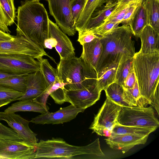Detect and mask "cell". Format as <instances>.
<instances>
[{
    "label": "cell",
    "mask_w": 159,
    "mask_h": 159,
    "mask_svg": "<svg viewBox=\"0 0 159 159\" xmlns=\"http://www.w3.org/2000/svg\"><path fill=\"white\" fill-rule=\"evenodd\" d=\"M121 107L107 98L94 116L89 129L98 135L109 137L117 123V119Z\"/></svg>",
    "instance_id": "7"
},
{
    "label": "cell",
    "mask_w": 159,
    "mask_h": 159,
    "mask_svg": "<svg viewBox=\"0 0 159 159\" xmlns=\"http://www.w3.org/2000/svg\"><path fill=\"white\" fill-rule=\"evenodd\" d=\"M86 0H72L71 2V14L75 24L83 9Z\"/></svg>",
    "instance_id": "37"
},
{
    "label": "cell",
    "mask_w": 159,
    "mask_h": 159,
    "mask_svg": "<svg viewBox=\"0 0 159 159\" xmlns=\"http://www.w3.org/2000/svg\"><path fill=\"white\" fill-rule=\"evenodd\" d=\"M37 60L40 63V71L45 79L47 87V89L50 88L55 82L61 80L58 76L57 68H53L47 59L42 57Z\"/></svg>",
    "instance_id": "26"
},
{
    "label": "cell",
    "mask_w": 159,
    "mask_h": 159,
    "mask_svg": "<svg viewBox=\"0 0 159 159\" xmlns=\"http://www.w3.org/2000/svg\"><path fill=\"white\" fill-rule=\"evenodd\" d=\"M17 13L16 34L28 38L44 48V41L48 38L50 19L43 5L26 0L18 7Z\"/></svg>",
    "instance_id": "1"
},
{
    "label": "cell",
    "mask_w": 159,
    "mask_h": 159,
    "mask_svg": "<svg viewBox=\"0 0 159 159\" xmlns=\"http://www.w3.org/2000/svg\"><path fill=\"white\" fill-rule=\"evenodd\" d=\"M121 125L140 127H157L159 122L151 107H121L117 119Z\"/></svg>",
    "instance_id": "6"
},
{
    "label": "cell",
    "mask_w": 159,
    "mask_h": 159,
    "mask_svg": "<svg viewBox=\"0 0 159 159\" xmlns=\"http://www.w3.org/2000/svg\"><path fill=\"white\" fill-rule=\"evenodd\" d=\"M142 4L147 14L148 25L159 34V0H143Z\"/></svg>",
    "instance_id": "25"
},
{
    "label": "cell",
    "mask_w": 159,
    "mask_h": 159,
    "mask_svg": "<svg viewBox=\"0 0 159 159\" xmlns=\"http://www.w3.org/2000/svg\"><path fill=\"white\" fill-rule=\"evenodd\" d=\"M24 93L0 85V107L16 101Z\"/></svg>",
    "instance_id": "33"
},
{
    "label": "cell",
    "mask_w": 159,
    "mask_h": 159,
    "mask_svg": "<svg viewBox=\"0 0 159 159\" xmlns=\"http://www.w3.org/2000/svg\"><path fill=\"white\" fill-rule=\"evenodd\" d=\"M50 15L56 24L65 34L74 35L77 30L75 22L72 17L70 3L72 0H46Z\"/></svg>",
    "instance_id": "10"
},
{
    "label": "cell",
    "mask_w": 159,
    "mask_h": 159,
    "mask_svg": "<svg viewBox=\"0 0 159 159\" xmlns=\"http://www.w3.org/2000/svg\"><path fill=\"white\" fill-rule=\"evenodd\" d=\"M29 0L33 2H39L40 0Z\"/></svg>",
    "instance_id": "46"
},
{
    "label": "cell",
    "mask_w": 159,
    "mask_h": 159,
    "mask_svg": "<svg viewBox=\"0 0 159 159\" xmlns=\"http://www.w3.org/2000/svg\"><path fill=\"white\" fill-rule=\"evenodd\" d=\"M133 66L141 95L145 104L151 105L159 91V52L135 53Z\"/></svg>",
    "instance_id": "4"
},
{
    "label": "cell",
    "mask_w": 159,
    "mask_h": 159,
    "mask_svg": "<svg viewBox=\"0 0 159 159\" xmlns=\"http://www.w3.org/2000/svg\"><path fill=\"white\" fill-rule=\"evenodd\" d=\"M101 92L97 83L81 89L74 90L65 89L66 102L85 110L99 99Z\"/></svg>",
    "instance_id": "12"
},
{
    "label": "cell",
    "mask_w": 159,
    "mask_h": 159,
    "mask_svg": "<svg viewBox=\"0 0 159 159\" xmlns=\"http://www.w3.org/2000/svg\"><path fill=\"white\" fill-rule=\"evenodd\" d=\"M55 39L57 43L55 48L58 53L60 59L75 56V48L69 38L57 25L49 20L48 38Z\"/></svg>",
    "instance_id": "16"
},
{
    "label": "cell",
    "mask_w": 159,
    "mask_h": 159,
    "mask_svg": "<svg viewBox=\"0 0 159 159\" xmlns=\"http://www.w3.org/2000/svg\"><path fill=\"white\" fill-rule=\"evenodd\" d=\"M106 97L121 107H131L124 100V89L120 84L113 83L104 90Z\"/></svg>",
    "instance_id": "28"
},
{
    "label": "cell",
    "mask_w": 159,
    "mask_h": 159,
    "mask_svg": "<svg viewBox=\"0 0 159 159\" xmlns=\"http://www.w3.org/2000/svg\"><path fill=\"white\" fill-rule=\"evenodd\" d=\"M49 108L38 102L34 99L19 100L11 104L4 111L5 113H15L18 111H33L41 114L47 112Z\"/></svg>",
    "instance_id": "20"
},
{
    "label": "cell",
    "mask_w": 159,
    "mask_h": 159,
    "mask_svg": "<svg viewBox=\"0 0 159 159\" xmlns=\"http://www.w3.org/2000/svg\"><path fill=\"white\" fill-rule=\"evenodd\" d=\"M148 24L147 14L142 3L137 7L130 20L128 26L132 34L138 37Z\"/></svg>",
    "instance_id": "23"
},
{
    "label": "cell",
    "mask_w": 159,
    "mask_h": 159,
    "mask_svg": "<svg viewBox=\"0 0 159 159\" xmlns=\"http://www.w3.org/2000/svg\"><path fill=\"white\" fill-rule=\"evenodd\" d=\"M35 146L34 159H95L106 157L98 138L86 145L76 146L68 143L62 138H52L41 140Z\"/></svg>",
    "instance_id": "2"
},
{
    "label": "cell",
    "mask_w": 159,
    "mask_h": 159,
    "mask_svg": "<svg viewBox=\"0 0 159 159\" xmlns=\"http://www.w3.org/2000/svg\"><path fill=\"white\" fill-rule=\"evenodd\" d=\"M119 63L113 64L100 70L97 75V84L101 91L115 82L116 72Z\"/></svg>",
    "instance_id": "24"
},
{
    "label": "cell",
    "mask_w": 159,
    "mask_h": 159,
    "mask_svg": "<svg viewBox=\"0 0 159 159\" xmlns=\"http://www.w3.org/2000/svg\"><path fill=\"white\" fill-rule=\"evenodd\" d=\"M57 69L59 77L66 84V90L81 89L97 83L96 71L80 57L60 59Z\"/></svg>",
    "instance_id": "5"
},
{
    "label": "cell",
    "mask_w": 159,
    "mask_h": 159,
    "mask_svg": "<svg viewBox=\"0 0 159 159\" xmlns=\"http://www.w3.org/2000/svg\"><path fill=\"white\" fill-rule=\"evenodd\" d=\"M136 81V78L133 66L122 87L124 89H125L132 88L134 86Z\"/></svg>",
    "instance_id": "40"
},
{
    "label": "cell",
    "mask_w": 159,
    "mask_h": 159,
    "mask_svg": "<svg viewBox=\"0 0 159 159\" xmlns=\"http://www.w3.org/2000/svg\"><path fill=\"white\" fill-rule=\"evenodd\" d=\"M0 30L2 31L8 33H10L11 32L9 30L8 26L5 24L2 18L0 13Z\"/></svg>",
    "instance_id": "44"
},
{
    "label": "cell",
    "mask_w": 159,
    "mask_h": 159,
    "mask_svg": "<svg viewBox=\"0 0 159 159\" xmlns=\"http://www.w3.org/2000/svg\"><path fill=\"white\" fill-rule=\"evenodd\" d=\"M35 146L23 141L0 139V159H32Z\"/></svg>",
    "instance_id": "11"
},
{
    "label": "cell",
    "mask_w": 159,
    "mask_h": 159,
    "mask_svg": "<svg viewBox=\"0 0 159 159\" xmlns=\"http://www.w3.org/2000/svg\"><path fill=\"white\" fill-rule=\"evenodd\" d=\"M14 0H0V13L6 25L10 26L16 17Z\"/></svg>",
    "instance_id": "29"
},
{
    "label": "cell",
    "mask_w": 159,
    "mask_h": 159,
    "mask_svg": "<svg viewBox=\"0 0 159 159\" xmlns=\"http://www.w3.org/2000/svg\"><path fill=\"white\" fill-rule=\"evenodd\" d=\"M148 136V135L122 134L111 136L106 139L105 140L110 148L120 150L123 153H125L136 145L144 144Z\"/></svg>",
    "instance_id": "15"
},
{
    "label": "cell",
    "mask_w": 159,
    "mask_h": 159,
    "mask_svg": "<svg viewBox=\"0 0 159 159\" xmlns=\"http://www.w3.org/2000/svg\"><path fill=\"white\" fill-rule=\"evenodd\" d=\"M116 0L118 1V0Z\"/></svg>",
    "instance_id": "47"
},
{
    "label": "cell",
    "mask_w": 159,
    "mask_h": 159,
    "mask_svg": "<svg viewBox=\"0 0 159 159\" xmlns=\"http://www.w3.org/2000/svg\"><path fill=\"white\" fill-rule=\"evenodd\" d=\"M133 57L124 58L119 63L116 72V81L122 86L131 68L133 66Z\"/></svg>",
    "instance_id": "32"
},
{
    "label": "cell",
    "mask_w": 159,
    "mask_h": 159,
    "mask_svg": "<svg viewBox=\"0 0 159 159\" xmlns=\"http://www.w3.org/2000/svg\"><path fill=\"white\" fill-rule=\"evenodd\" d=\"M132 35L129 26L123 25L98 37L102 50L96 67L97 73L113 64L119 63L123 59L134 57L135 52Z\"/></svg>",
    "instance_id": "3"
},
{
    "label": "cell",
    "mask_w": 159,
    "mask_h": 159,
    "mask_svg": "<svg viewBox=\"0 0 159 159\" xmlns=\"http://www.w3.org/2000/svg\"><path fill=\"white\" fill-rule=\"evenodd\" d=\"M105 5L100 7L97 11L96 16L89 19L82 32L89 31L100 25L116 8L117 1L116 0H108Z\"/></svg>",
    "instance_id": "21"
},
{
    "label": "cell",
    "mask_w": 159,
    "mask_h": 159,
    "mask_svg": "<svg viewBox=\"0 0 159 159\" xmlns=\"http://www.w3.org/2000/svg\"><path fill=\"white\" fill-rule=\"evenodd\" d=\"M47 89L45 79L40 71L29 73L27 75L25 92L16 101L34 99L39 102Z\"/></svg>",
    "instance_id": "17"
},
{
    "label": "cell",
    "mask_w": 159,
    "mask_h": 159,
    "mask_svg": "<svg viewBox=\"0 0 159 159\" xmlns=\"http://www.w3.org/2000/svg\"><path fill=\"white\" fill-rule=\"evenodd\" d=\"M27 74L17 75L14 74L7 72L2 70L0 69V80L14 76H17L21 75H27Z\"/></svg>",
    "instance_id": "43"
},
{
    "label": "cell",
    "mask_w": 159,
    "mask_h": 159,
    "mask_svg": "<svg viewBox=\"0 0 159 159\" xmlns=\"http://www.w3.org/2000/svg\"><path fill=\"white\" fill-rule=\"evenodd\" d=\"M78 33L79 36L77 41L82 45L84 43L90 42L95 38L98 37L90 31L78 32Z\"/></svg>",
    "instance_id": "39"
},
{
    "label": "cell",
    "mask_w": 159,
    "mask_h": 159,
    "mask_svg": "<svg viewBox=\"0 0 159 159\" xmlns=\"http://www.w3.org/2000/svg\"><path fill=\"white\" fill-rule=\"evenodd\" d=\"M123 97L124 100L131 107L143 106V104H145L140 93L137 80L132 88L124 89Z\"/></svg>",
    "instance_id": "31"
},
{
    "label": "cell",
    "mask_w": 159,
    "mask_h": 159,
    "mask_svg": "<svg viewBox=\"0 0 159 159\" xmlns=\"http://www.w3.org/2000/svg\"><path fill=\"white\" fill-rule=\"evenodd\" d=\"M14 36L0 30V42L9 41L13 40Z\"/></svg>",
    "instance_id": "42"
},
{
    "label": "cell",
    "mask_w": 159,
    "mask_h": 159,
    "mask_svg": "<svg viewBox=\"0 0 159 159\" xmlns=\"http://www.w3.org/2000/svg\"><path fill=\"white\" fill-rule=\"evenodd\" d=\"M143 0H138L134 3L129 7L120 24L128 25L129 22L133 16L137 7L141 4Z\"/></svg>",
    "instance_id": "38"
},
{
    "label": "cell",
    "mask_w": 159,
    "mask_h": 159,
    "mask_svg": "<svg viewBox=\"0 0 159 159\" xmlns=\"http://www.w3.org/2000/svg\"><path fill=\"white\" fill-rule=\"evenodd\" d=\"M0 69L14 74L40 71V63L33 57L22 54H0Z\"/></svg>",
    "instance_id": "9"
},
{
    "label": "cell",
    "mask_w": 159,
    "mask_h": 159,
    "mask_svg": "<svg viewBox=\"0 0 159 159\" xmlns=\"http://www.w3.org/2000/svg\"><path fill=\"white\" fill-rule=\"evenodd\" d=\"M3 120L19 135L23 141L34 146L38 143L37 134L30 129V121L15 113L0 111V121Z\"/></svg>",
    "instance_id": "13"
},
{
    "label": "cell",
    "mask_w": 159,
    "mask_h": 159,
    "mask_svg": "<svg viewBox=\"0 0 159 159\" xmlns=\"http://www.w3.org/2000/svg\"><path fill=\"white\" fill-rule=\"evenodd\" d=\"M82 52L80 57L84 62L96 71L102 54V46L98 37L82 45Z\"/></svg>",
    "instance_id": "19"
},
{
    "label": "cell",
    "mask_w": 159,
    "mask_h": 159,
    "mask_svg": "<svg viewBox=\"0 0 159 159\" xmlns=\"http://www.w3.org/2000/svg\"><path fill=\"white\" fill-rule=\"evenodd\" d=\"M157 127H140L120 125L117 123L115 125L111 136L122 134L149 135L157 129Z\"/></svg>",
    "instance_id": "27"
},
{
    "label": "cell",
    "mask_w": 159,
    "mask_h": 159,
    "mask_svg": "<svg viewBox=\"0 0 159 159\" xmlns=\"http://www.w3.org/2000/svg\"><path fill=\"white\" fill-rule=\"evenodd\" d=\"M57 42L56 39L53 38L49 37L46 39L44 43V48H47L52 49L55 47L57 44Z\"/></svg>",
    "instance_id": "41"
},
{
    "label": "cell",
    "mask_w": 159,
    "mask_h": 159,
    "mask_svg": "<svg viewBox=\"0 0 159 159\" xmlns=\"http://www.w3.org/2000/svg\"><path fill=\"white\" fill-rule=\"evenodd\" d=\"M137 0H118L117 1V7L120 6L127 3H129L130 2L135 1Z\"/></svg>",
    "instance_id": "45"
},
{
    "label": "cell",
    "mask_w": 159,
    "mask_h": 159,
    "mask_svg": "<svg viewBox=\"0 0 159 159\" xmlns=\"http://www.w3.org/2000/svg\"><path fill=\"white\" fill-rule=\"evenodd\" d=\"M132 1L124 5L116 7L111 14L104 21H110L120 24L130 7L135 2Z\"/></svg>",
    "instance_id": "34"
},
{
    "label": "cell",
    "mask_w": 159,
    "mask_h": 159,
    "mask_svg": "<svg viewBox=\"0 0 159 159\" xmlns=\"http://www.w3.org/2000/svg\"><path fill=\"white\" fill-rule=\"evenodd\" d=\"M159 34L147 25L139 34L141 41L140 53L146 54L159 52Z\"/></svg>",
    "instance_id": "18"
},
{
    "label": "cell",
    "mask_w": 159,
    "mask_h": 159,
    "mask_svg": "<svg viewBox=\"0 0 159 159\" xmlns=\"http://www.w3.org/2000/svg\"><path fill=\"white\" fill-rule=\"evenodd\" d=\"M27 75L12 76L0 79V85L24 93L26 88Z\"/></svg>",
    "instance_id": "30"
},
{
    "label": "cell",
    "mask_w": 159,
    "mask_h": 159,
    "mask_svg": "<svg viewBox=\"0 0 159 159\" xmlns=\"http://www.w3.org/2000/svg\"><path fill=\"white\" fill-rule=\"evenodd\" d=\"M108 0H86L80 16L75 24L78 32H83L88 21L96 9L101 7Z\"/></svg>",
    "instance_id": "22"
},
{
    "label": "cell",
    "mask_w": 159,
    "mask_h": 159,
    "mask_svg": "<svg viewBox=\"0 0 159 159\" xmlns=\"http://www.w3.org/2000/svg\"><path fill=\"white\" fill-rule=\"evenodd\" d=\"M22 54L38 59L44 56L48 57L55 63L54 59L45 51L39 43L25 37L16 35L13 40L0 42V54Z\"/></svg>",
    "instance_id": "8"
},
{
    "label": "cell",
    "mask_w": 159,
    "mask_h": 159,
    "mask_svg": "<svg viewBox=\"0 0 159 159\" xmlns=\"http://www.w3.org/2000/svg\"><path fill=\"white\" fill-rule=\"evenodd\" d=\"M0 139L16 141H22L19 135L11 128L0 122Z\"/></svg>",
    "instance_id": "36"
},
{
    "label": "cell",
    "mask_w": 159,
    "mask_h": 159,
    "mask_svg": "<svg viewBox=\"0 0 159 159\" xmlns=\"http://www.w3.org/2000/svg\"><path fill=\"white\" fill-rule=\"evenodd\" d=\"M85 109L77 107L71 104L66 107L60 108L57 111L41 114L32 118L30 122L36 124H58L69 122L76 117Z\"/></svg>",
    "instance_id": "14"
},
{
    "label": "cell",
    "mask_w": 159,
    "mask_h": 159,
    "mask_svg": "<svg viewBox=\"0 0 159 159\" xmlns=\"http://www.w3.org/2000/svg\"><path fill=\"white\" fill-rule=\"evenodd\" d=\"M119 24L118 23L104 21L98 26L88 31L92 32L98 37H100L117 28Z\"/></svg>",
    "instance_id": "35"
}]
</instances>
